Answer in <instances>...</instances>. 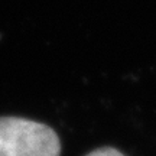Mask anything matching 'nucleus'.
Wrapping results in <instances>:
<instances>
[{"instance_id": "obj_1", "label": "nucleus", "mask_w": 156, "mask_h": 156, "mask_svg": "<svg viewBox=\"0 0 156 156\" xmlns=\"http://www.w3.org/2000/svg\"><path fill=\"white\" fill-rule=\"evenodd\" d=\"M55 130L20 117H0V156H59Z\"/></svg>"}, {"instance_id": "obj_2", "label": "nucleus", "mask_w": 156, "mask_h": 156, "mask_svg": "<svg viewBox=\"0 0 156 156\" xmlns=\"http://www.w3.org/2000/svg\"><path fill=\"white\" fill-rule=\"evenodd\" d=\"M87 156H124L122 152H119L114 147H100V149H95L91 153H88Z\"/></svg>"}]
</instances>
